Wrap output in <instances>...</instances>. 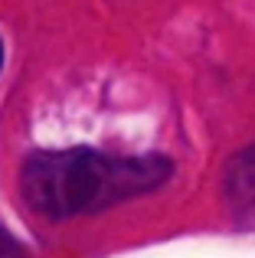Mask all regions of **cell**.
I'll return each instance as SVG.
<instances>
[{
	"label": "cell",
	"instance_id": "cell-2",
	"mask_svg": "<svg viewBox=\"0 0 255 258\" xmlns=\"http://www.w3.org/2000/svg\"><path fill=\"white\" fill-rule=\"evenodd\" d=\"M0 258H26V248L0 226Z\"/></svg>",
	"mask_w": 255,
	"mask_h": 258
},
{
	"label": "cell",
	"instance_id": "cell-1",
	"mask_svg": "<svg viewBox=\"0 0 255 258\" xmlns=\"http://www.w3.org/2000/svg\"><path fill=\"white\" fill-rule=\"evenodd\" d=\"M170 173L173 164L160 154L124 157L92 147L39 151L20 170V193L33 213L46 219H72L154 193Z\"/></svg>",
	"mask_w": 255,
	"mask_h": 258
},
{
	"label": "cell",
	"instance_id": "cell-3",
	"mask_svg": "<svg viewBox=\"0 0 255 258\" xmlns=\"http://www.w3.org/2000/svg\"><path fill=\"white\" fill-rule=\"evenodd\" d=\"M0 69H4V43H0Z\"/></svg>",
	"mask_w": 255,
	"mask_h": 258
}]
</instances>
